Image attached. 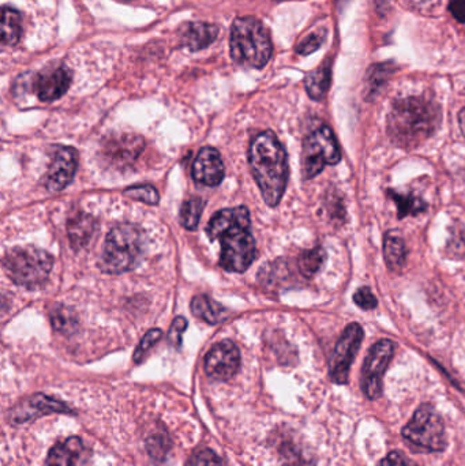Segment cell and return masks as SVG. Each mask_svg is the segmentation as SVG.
Masks as SVG:
<instances>
[{"mask_svg": "<svg viewBox=\"0 0 465 466\" xmlns=\"http://www.w3.org/2000/svg\"><path fill=\"white\" fill-rule=\"evenodd\" d=\"M248 208L220 210L210 218L207 233L221 244L220 266L231 273H243L256 259V240L251 233Z\"/></svg>", "mask_w": 465, "mask_h": 466, "instance_id": "6da1fadb", "label": "cell"}, {"mask_svg": "<svg viewBox=\"0 0 465 466\" xmlns=\"http://www.w3.org/2000/svg\"><path fill=\"white\" fill-rule=\"evenodd\" d=\"M387 123L390 141L398 147L412 149L439 130L441 111L428 98H401L393 104Z\"/></svg>", "mask_w": 465, "mask_h": 466, "instance_id": "7a4b0ae2", "label": "cell"}, {"mask_svg": "<svg viewBox=\"0 0 465 466\" xmlns=\"http://www.w3.org/2000/svg\"><path fill=\"white\" fill-rule=\"evenodd\" d=\"M248 163L265 202L275 208L280 204L288 182L286 149L272 131H264L251 141Z\"/></svg>", "mask_w": 465, "mask_h": 466, "instance_id": "3957f363", "label": "cell"}, {"mask_svg": "<svg viewBox=\"0 0 465 466\" xmlns=\"http://www.w3.org/2000/svg\"><path fill=\"white\" fill-rule=\"evenodd\" d=\"M231 56L238 65L251 68H262L268 65L273 54L269 30L254 16H240L232 24Z\"/></svg>", "mask_w": 465, "mask_h": 466, "instance_id": "277c9868", "label": "cell"}, {"mask_svg": "<svg viewBox=\"0 0 465 466\" xmlns=\"http://www.w3.org/2000/svg\"><path fill=\"white\" fill-rule=\"evenodd\" d=\"M145 247V233L136 224H119L108 233L101 255L104 273L122 274L138 265Z\"/></svg>", "mask_w": 465, "mask_h": 466, "instance_id": "5b68a950", "label": "cell"}, {"mask_svg": "<svg viewBox=\"0 0 465 466\" xmlns=\"http://www.w3.org/2000/svg\"><path fill=\"white\" fill-rule=\"evenodd\" d=\"M54 266V258L35 247H14L5 252L3 268L14 284L19 287H41L48 279Z\"/></svg>", "mask_w": 465, "mask_h": 466, "instance_id": "8992f818", "label": "cell"}, {"mask_svg": "<svg viewBox=\"0 0 465 466\" xmlns=\"http://www.w3.org/2000/svg\"><path fill=\"white\" fill-rule=\"evenodd\" d=\"M404 440L426 451H442L447 448V432L440 413L431 405L418 408L411 420L404 427Z\"/></svg>", "mask_w": 465, "mask_h": 466, "instance_id": "52a82bcc", "label": "cell"}, {"mask_svg": "<svg viewBox=\"0 0 465 466\" xmlns=\"http://www.w3.org/2000/svg\"><path fill=\"white\" fill-rule=\"evenodd\" d=\"M341 160V150L335 134L328 126L317 128L305 139L302 169L305 179H313L327 166H336Z\"/></svg>", "mask_w": 465, "mask_h": 466, "instance_id": "ba28073f", "label": "cell"}, {"mask_svg": "<svg viewBox=\"0 0 465 466\" xmlns=\"http://www.w3.org/2000/svg\"><path fill=\"white\" fill-rule=\"evenodd\" d=\"M395 355V344L390 339H381L374 344L366 356L362 370V390L369 400L382 396L384 375Z\"/></svg>", "mask_w": 465, "mask_h": 466, "instance_id": "9c48e42d", "label": "cell"}, {"mask_svg": "<svg viewBox=\"0 0 465 466\" xmlns=\"http://www.w3.org/2000/svg\"><path fill=\"white\" fill-rule=\"evenodd\" d=\"M363 336L365 333L362 326L359 323H351L347 326L336 344L329 361V375L330 380L338 385H346L349 382V370L362 344Z\"/></svg>", "mask_w": 465, "mask_h": 466, "instance_id": "30bf717a", "label": "cell"}, {"mask_svg": "<svg viewBox=\"0 0 465 466\" xmlns=\"http://www.w3.org/2000/svg\"><path fill=\"white\" fill-rule=\"evenodd\" d=\"M240 352L232 341L218 342L207 352L205 359V372L218 382L231 380L239 371Z\"/></svg>", "mask_w": 465, "mask_h": 466, "instance_id": "8fae6325", "label": "cell"}, {"mask_svg": "<svg viewBox=\"0 0 465 466\" xmlns=\"http://www.w3.org/2000/svg\"><path fill=\"white\" fill-rule=\"evenodd\" d=\"M78 167V152L71 147H56L45 175V187L49 191H60L67 187L76 177Z\"/></svg>", "mask_w": 465, "mask_h": 466, "instance_id": "7c38bea8", "label": "cell"}, {"mask_svg": "<svg viewBox=\"0 0 465 466\" xmlns=\"http://www.w3.org/2000/svg\"><path fill=\"white\" fill-rule=\"evenodd\" d=\"M73 81V73L66 66L41 71L33 81V92L44 103L59 100L66 95Z\"/></svg>", "mask_w": 465, "mask_h": 466, "instance_id": "4fadbf2b", "label": "cell"}, {"mask_svg": "<svg viewBox=\"0 0 465 466\" xmlns=\"http://www.w3.org/2000/svg\"><path fill=\"white\" fill-rule=\"evenodd\" d=\"M51 413H73V410L59 400L52 399L45 394H35L10 410V420L21 424Z\"/></svg>", "mask_w": 465, "mask_h": 466, "instance_id": "5bb4252c", "label": "cell"}, {"mask_svg": "<svg viewBox=\"0 0 465 466\" xmlns=\"http://www.w3.org/2000/svg\"><path fill=\"white\" fill-rule=\"evenodd\" d=\"M193 179L207 187H216L223 182L226 168L220 153L215 147H202L193 163Z\"/></svg>", "mask_w": 465, "mask_h": 466, "instance_id": "9a60e30c", "label": "cell"}, {"mask_svg": "<svg viewBox=\"0 0 465 466\" xmlns=\"http://www.w3.org/2000/svg\"><path fill=\"white\" fill-rule=\"evenodd\" d=\"M218 33L220 29L217 25L207 24V22H186L179 29L180 43L190 51H201L215 43Z\"/></svg>", "mask_w": 465, "mask_h": 466, "instance_id": "2e32d148", "label": "cell"}, {"mask_svg": "<svg viewBox=\"0 0 465 466\" xmlns=\"http://www.w3.org/2000/svg\"><path fill=\"white\" fill-rule=\"evenodd\" d=\"M86 460V449L81 438L71 437L65 442L57 443L49 451L48 466H82Z\"/></svg>", "mask_w": 465, "mask_h": 466, "instance_id": "e0dca14e", "label": "cell"}, {"mask_svg": "<svg viewBox=\"0 0 465 466\" xmlns=\"http://www.w3.org/2000/svg\"><path fill=\"white\" fill-rule=\"evenodd\" d=\"M142 149H144V139L141 137L122 136L106 145V155L115 166L125 167L133 163Z\"/></svg>", "mask_w": 465, "mask_h": 466, "instance_id": "ac0fdd59", "label": "cell"}, {"mask_svg": "<svg viewBox=\"0 0 465 466\" xmlns=\"http://www.w3.org/2000/svg\"><path fill=\"white\" fill-rule=\"evenodd\" d=\"M97 224L92 216L85 213H76L67 223L68 238L74 249H81L86 247L95 235Z\"/></svg>", "mask_w": 465, "mask_h": 466, "instance_id": "d6986e66", "label": "cell"}, {"mask_svg": "<svg viewBox=\"0 0 465 466\" xmlns=\"http://www.w3.org/2000/svg\"><path fill=\"white\" fill-rule=\"evenodd\" d=\"M191 312L209 325H217L228 317L226 307L207 295H198L191 301Z\"/></svg>", "mask_w": 465, "mask_h": 466, "instance_id": "ffe728a7", "label": "cell"}, {"mask_svg": "<svg viewBox=\"0 0 465 466\" xmlns=\"http://www.w3.org/2000/svg\"><path fill=\"white\" fill-rule=\"evenodd\" d=\"M384 257L390 270L399 271L407 260V247L403 236L398 231H389L384 236Z\"/></svg>", "mask_w": 465, "mask_h": 466, "instance_id": "44dd1931", "label": "cell"}, {"mask_svg": "<svg viewBox=\"0 0 465 466\" xmlns=\"http://www.w3.org/2000/svg\"><path fill=\"white\" fill-rule=\"evenodd\" d=\"M330 84H332V68L329 63H325L321 67L316 68L306 76V92L313 100H322L327 96Z\"/></svg>", "mask_w": 465, "mask_h": 466, "instance_id": "7402d4cb", "label": "cell"}, {"mask_svg": "<svg viewBox=\"0 0 465 466\" xmlns=\"http://www.w3.org/2000/svg\"><path fill=\"white\" fill-rule=\"evenodd\" d=\"M22 35V16L15 8L3 5L2 43L5 46H16Z\"/></svg>", "mask_w": 465, "mask_h": 466, "instance_id": "603a6c76", "label": "cell"}, {"mask_svg": "<svg viewBox=\"0 0 465 466\" xmlns=\"http://www.w3.org/2000/svg\"><path fill=\"white\" fill-rule=\"evenodd\" d=\"M387 196L395 202L398 207V218H404L407 216H417L428 209V205L420 197L412 193H399L395 190H388Z\"/></svg>", "mask_w": 465, "mask_h": 466, "instance_id": "cb8c5ba5", "label": "cell"}, {"mask_svg": "<svg viewBox=\"0 0 465 466\" xmlns=\"http://www.w3.org/2000/svg\"><path fill=\"white\" fill-rule=\"evenodd\" d=\"M325 259H327V254H325V249L322 247L303 251L299 259H298L300 274L306 279H311L318 273L319 268L324 265Z\"/></svg>", "mask_w": 465, "mask_h": 466, "instance_id": "d4e9b609", "label": "cell"}, {"mask_svg": "<svg viewBox=\"0 0 465 466\" xmlns=\"http://www.w3.org/2000/svg\"><path fill=\"white\" fill-rule=\"evenodd\" d=\"M51 322L55 330L63 334L73 333L78 326V320H76V315L74 314L73 309L62 306V304H56L51 309Z\"/></svg>", "mask_w": 465, "mask_h": 466, "instance_id": "484cf974", "label": "cell"}, {"mask_svg": "<svg viewBox=\"0 0 465 466\" xmlns=\"http://www.w3.org/2000/svg\"><path fill=\"white\" fill-rule=\"evenodd\" d=\"M205 205L207 202L202 198H191L183 204L182 210H180V223L186 229L196 231L198 228Z\"/></svg>", "mask_w": 465, "mask_h": 466, "instance_id": "4316f807", "label": "cell"}, {"mask_svg": "<svg viewBox=\"0 0 465 466\" xmlns=\"http://www.w3.org/2000/svg\"><path fill=\"white\" fill-rule=\"evenodd\" d=\"M147 449L149 456L155 461L163 462L167 459V454L171 451V440L167 432H155L150 435L147 441Z\"/></svg>", "mask_w": 465, "mask_h": 466, "instance_id": "83f0119b", "label": "cell"}, {"mask_svg": "<svg viewBox=\"0 0 465 466\" xmlns=\"http://www.w3.org/2000/svg\"><path fill=\"white\" fill-rule=\"evenodd\" d=\"M125 196L134 201L144 202L147 205H157L160 201L157 190L153 186H133V187L126 188Z\"/></svg>", "mask_w": 465, "mask_h": 466, "instance_id": "f1b7e54d", "label": "cell"}, {"mask_svg": "<svg viewBox=\"0 0 465 466\" xmlns=\"http://www.w3.org/2000/svg\"><path fill=\"white\" fill-rule=\"evenodd\" d=\"M390 74V67L387 65H379L371 67L368 74V93L376 95L379 87L387 82Z\"/></svg>", "mask_w": 465, "mask_h": 466, "instance_id": "f546056e", "label": "cell"}, {"mask_svg": "<svg viewBox=\"0 0 465 466\" xmlns=\"http://www.w3.org/2000/svg\"><path fill=\"white\" fill-rule=\"evenodd\" d=\"M161 336H163V333H161L160 329H152V330L147 331L139 342L138 347H136V353H134V361L139 363L144 356L149 352L150 348L161 339Z\"/></svg>", "mask_w": 465, "mask_h": 466, "instance_id": "4dcf8cb0", "label": "cell"}, {"mask_svg": "<svg viewBox=\"0 0 465 466\" xmlns=\"http://www.w3.org/2000/svg\"><path fill=\"white\" fill-rule=\"evenodd\" d=\"M354 303L357 304L359 309H368V311L379 306L376 296L373 295L370 288L368 287L359 288V289L354 293Z\"/></svg>", "mask_w": 465, "mask_h": 466, "instance_id": "1f68e13d", "label": "cell"}, {"mask_svg": "<svg viewBox=\"0 0 465 466\" xmlns=\"http://www.w3.org/2000/svg\"><path fill=\"white\" fill-rule=\"evenodd\" d=\"M325 40V33H313L308 35L302 43L297 46V52L299 55H310L316 52L317 49L321 48L322 43Z\"/></svg>", "mask_w": 465, "mask_h": 466, "instance_id": "d6a6232c", "label": "cell"}, {"mask_svg": "<svg viewBox=\"0 0 465 466\" xmlns=\"http://www.w3.org/2000/svg\"><path fill=\"white\" fill-rule=\"evenodd\" d=\"M191 466H223V461L215 451L210 449H202L194 456Z\"/></svg>", "mask_w": 465, "mask_h": 466, "instance_id": "836d02e7", "label": "cell"}, {"mask_svg": "<svg viewBox=\"0 0 465 466\" xmlns=\"http://www.w3.org/2000/svg\"><path fill=\"white\" fill-rule=\"evenodd\" d=\"M186 329H187V320L183 317L175 318L174 322H172L171 329H169V342H171L172 345H175V347H179Z\"/></svg>", "mask_w": 465, "mask_h": 466, "instance_id": "e575fe53", "label": "cell"}, {"mask_svg": "<svg viewBox=\"0 0 465 466\" xmlns=\"http://www.w3.org/2000/svg\"><path fill=\"white\" fill-rule=\"evenodd\" d=\"M379 466H418L411 460L407 459L403 453L400 451H392V453L388 454L381 462H379Z\"/></svg>", "mask_w": 465, "mask_h": 466, "instance_id": "d590c367", "label": "cell"}, {"mask_svg": "<svg viewBox=\"0 0 465 466\" xmlns=\"http://www.w3.org/2000/svg\"><path fill=\"white\" fill-rule=\"evenodd\" d=\"M450 11L453 16H455L456 21L461 22L464 24L465 22V0H450Z\"/></svg>", "mask_w": 465, "mask_h": 466, "instance_id": "8d00e7d4", "label": "cell"}, {"mask_svg": "<svg viewBox=\"0 0 465 466\" xmlns=\"http://www.w3.org/2000/svg\"><path fill=\"white\" fill-rule=\"evenodd\" d=\"M459 125H460L461 131L465 136V108L461 109L460 114H459Z\"/></svg>", "mask_w": 465, "mask_h": 466, "instance_id": "74e56055", "label": "cell"}, {"mask_svg": "<svg viewBox=\"0 0 465 466\" xmlns=\"http://www.w3.org/2000/svg\"><path fill=\"white\" fill-rule=\"evenodd\" d=\"M276 2H284V0H276Z\"/></svg>", "mask_w": 465, "mask_h": 466, "instance_id": "f35d334b", "label": "cell"}]
</instances>
